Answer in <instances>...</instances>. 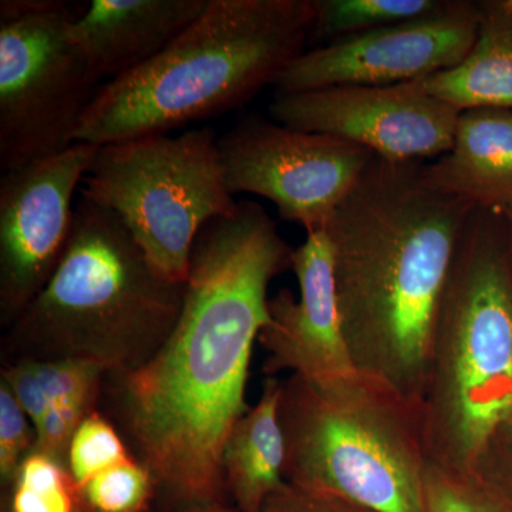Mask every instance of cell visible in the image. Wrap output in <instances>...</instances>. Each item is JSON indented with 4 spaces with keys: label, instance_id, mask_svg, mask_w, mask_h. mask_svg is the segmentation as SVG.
I'll list each match as a JSON object with an SVG mask.
<instances>
[{
    "label": "cell",
    "instance_id": "obj_1",
    "mask_svg": "<svg viewBox=\"0 0 512 512\" xmlns=\"http://www.w3.org/2000/svg\"><path fill=\"white\" fill-rule=\"evenodd\" d=\"M293 251L256 202H238L205 224L173 332L146 365L106 376L113 412L150 470L163 512L225 504L222 451L249 410V365L269 322V284L291 268Z\"/></svg>",
    "mask_w": 512,
    "mask_h": 512
},
{
    "label": "cell",
    "instance_id": "obj_2",
    "mask_svg": "<svg viewBox=\"0 0 512 512\" xmlns=\"http://www.w3.org/2000/svg\"><path fill=\"white\" fill-rule=\"evenodd\" d=\"M474 210L430 187L423 161L375 156L325 228L353 365L420 409L441 299Z\"/></svg>",
    "mask_w": 512,
    "mask_h": 512
},
{
    "label": "cell",
    "instance_id": "obj_3",
    "mask_svg": "<svg viewBox=\"0 0 512 512\" xmlns=\"http://www.w3.org/2000/svg\"><path fill=\"white\" fill-rule=\"evenodd\" d=\"M312 19L313 0H210L156 59L100 87L74 143L168 134L244 106L305 52Z\"/></svg>",
    "mask_w": 512,
    "mask_h": 512
},
{
    "label": "cell",
    "instance_id": "obj_4",
    "mask_svg": "<svg viewBox=\"0 0 512 512\" xmlns=\"http://www.w3.org/2000/svg\"><path fill=\"white\" fill-rule=\"evenodd\" d=\"M185 284L164 278L111 212L79 197L62 259L13 323L3 352L19 359H74L107 376L156 355L180 318Z\"/></svg>",
    "mask_w": 512,
    "mask_h": 512
},
{
    "label": "cell",
    "instance_id": "obj_5",
    "mask_svg": "<svg viewBox=\"0 0 512 512\" xmlns=\"http://www.w3.org/2000/svg\"><path fill=\"white\" fill-rule=\"evenodd\" d=\"M430 460L473 473L512 414V275L503 215L476 208L441 299L421 400Z\"/></svg>",
    "mask_w": 512,
    "mask_h": 512
},
{
    "label": "cell",
    "instance_id": "obj_6",
    "mask_svg": "<svg viewBox=\"0 0 512 512\" xmlns=\"http://www.w3.org/2000/svg\"><path fill=\"white\" fill-rule=\"evenodd\" d=\"M286 483L376 512H424L423 414L372 377L282 380Z\"/></svg>",
    "mask_w": 512,
    "mask_h": 512
},
{
    "label": "cell",
    "instance_id": "obj_7",
    "mask_svg": "<svg viewBox=\"0 0 512 512\" xmlns=\"http://www.w3.org/2000/svg\"><path fill=\"white\" fill-rule=\"evenodd\" d=\"M80 197L116 215L154 268L180 284L204 225L238 207L208 127L100 146Z\"/></svg>",
    "mask_w": 512,
    "mask_h": 512
},
{
    "label": "cell",
    "instance_id": "obj_8",
    "mask_svg": "<svg viewBox=\"0 0 512 512\" xmlns=\"http://www.w3.org/2000/svg\"><path fill=\"white\" fill-rule=\"evenodd\" d=\"M60 0L0 2V168L16 170L74 144L99 92Z\"/></svg>",
    "mask_w": 512,
    "mask_h": 512
},
{
    "label": "cell",
    "instance_id": "obj_9",
    "mask_svg": "<svg viewBox=\"0 0 512 512\" xmlns=\"http://www.w3.org/2000/svg\"><path fill=\"white\" fill-rule=\"evenodd\" d=\"M218 156L232 195L275 205L282 220L309 232L328 227L373 154L340 138L251 117L218 138Z\"/></svg>",
    "mask_w": 512,
    "mask_h": 512
},
{
    "label": "cell",
    "instance_id": "obj_10",
    "mask_svg": "<svg viewBox=\"0 0 512 512\" xmlns=\"http://www.w3.org/2000/svg\"><path fill=\"white\" fill-rule=\"evenodd\" d=\"M478 2L444 0L421 18L303 52L279 74L276 93L336 86H392L458 66L476 42Z\"/></svg>",
    "mask_w": 512,
    "mask_h": 512
},
{
    "label": "cell",
    "instance_id": "obj_11",
    "mask_svg": "<svg viewBox=\"0 0 512 512\" xmlns=\"http://www.w3.org/2000/svg\"><path fill=\"white\" fill-rule=\"evenodd\" d=\"M96 146L74 143L6 171L0 180V323L10 328L45 288L73 227L80 191Z\"/></svg>",
    "mask_w": 512,
    "mask_h": 512
},
{
    "label": "cell",
    "instance_id": "obj_12",
    "mask_svg": "<svg viewBox=\"0 0 512 512\" xmlns=\"http://www.w3.org/2000/svg\"><path fill=\"white\" fill-rule=\"evenodd\" d=\"M460 114L413 82L276 93L271 104L282 126L340 138L393 163L446 154Z\"/></svg>",
    "mask_w": 512,
    "mask_h": 512
},
{
    "label": "cell",
    "instance_id": "obj_13",
    "mask_svg": "<svg viewBox=\"0 0 512 512\" xmlns=\"http://www.w3.org/2000/svg\"><path fill=\"white\" fill-rule=\"evenodd\" d=\"M299 298L282 289L269 298V322L259 333L266 377L279 372L309 380L357 373L343 335L336 298L332 247L325 229L309 232L292 255Z\"/></svg>",
    "mask_w": 512,
    "mask_h": 512
},
{
    "label": "cell",
    "instance_id": "obj_14",
    "mask_svg": "<svg viewBox=\"0 0 512 512\" xmlns=\"http://www.w3.org/2000/svg\"><path fill=\"white\" fill-rule=\"evenodd\" d=\"M210 0H93L74 16L70 36L100 80L156 59L190 28Z\"/></svg>",
    "mask_w": 512,
    "mask_h": 512
},
{
    "label": "cell",
    "instance_id": "obj_15",
    "mask_svg": "<svg viewBox=\"0 0 512 512\" xmlns=\"http://www.w3.org/2000/svg\"><path fill=\"white\" fill-rule=\"evenodd\" d=\"M424 178L474 208L503 211L512 204V110L461 111L450 150L424 164Z\"/></svg>",
    "mask_w": 512,
    "mask_h": 512
},
{
    "label": "cell",
    "instance_id": "obj_16",
    "mask_svg": "<svg viewBox=\"0 0 512 512\" xmlns=\"http://www.w3.org/2000/svg\"><path fill=\"white\" fill-rule=\"evenodd\" d=\"M457 110H512V0L478 2L476 42L450 70L413 82Z\"/></svg>",
    "mask_w": 512,
    "mask_h": 512
},
{
    "label": "cell",
    "instance_id": "obj_17",
    "mask_svg": "<svg viewBox=\"0 0 512 512\" xmlns=\"http://www.w3.org/2000/svg\"><path fill=\"white\" fill-rule=\"evenodd\" d=\"M281 387L279 377H266L258 403L238 420L222 451L225 494L238 512H258L286 484Z\"/></svg>",
    "mask_w": 512,
    "mask_h": 512
},
{
    "label": "cell",
    "instance_id": "obj_18",
    "mask_svg": "<svg viewBox=\"0 0 512 512\" xmlns=\"http://www.w3.org/2000/svg\"><path fill=\"white\" fill-rule=\"evenodd\" d=\"M106 370L94 363L74 359H19L8 362L2 380L28 414L33 427L47 407L64 397L103 393Z\"/></svg>",
    "mask_w": 512,
    "mask_h": 512
},
{
    "label": "cell",
    "instance_id": "obj_19",
    "mask_svg": "<svg viewBox=\"0 0 512 512\" xmlns=\"http://www.w3.org/2000/svg\"><path fill=\"white\" fill-rule=\"evenodd\" d=\"M444 0H313L309 42L323 46L429 15Z\"/></svg>",
    "mask_w": 512,
    "mask_h": 512
},
{
    "label": "cell",
    "instance_id": "obj_20",
    "mask_svg": "<svg viewBox=\"0 0 512 512\" xmlns=\"http://www.w3.org/2000/svg\"><path fill=\"white\" fill-rule=\"evenodd\" d=\"M5 494V493H3ZM66 464L32 451L3 495L2 512H87Z\"/></svg>",
    "mask_w": 512,
    "mask_h": 512
},
{
    "label": "cell",
    "instance_id": "obj_21",
    "mask_svg": "<svg viewBox=\"0 0 512 512\" xmlns=\"http://www.w3.org/2000/svg\"><path fill=\"white\" fill-rule=\"evenodd\" d=\"M424 512H512V503L474 473L430 461L424 476Z\"/></svg>",
    "mask_w": 512,
    "mask_h": 512
},
{
    "label": "cell",
    "instance_id": "obj_22",
    "mask_svg": "<svg viewBox=\"0 0 512 512\" xmlns=\"http://www.w3.org/2000/svg\"><path fill=\"white\" fill-rule=\"evenodd\" d=\"M93 512H151L156 483L136 456L116 464L79 487Z\"/></svg>",
    "mask_w": 512,
    "mask_h": 512
},
{
    "label": "cell",
    "instance_id": "obj_23",
    "mask_svg": "<svg viewBox=\"0 0 512 512\" xmlns=\"http://www.w3.org/2000/svg\"><path fill=\"white\" fill-rule=\"evenodd\" d=\"M109 417L94 410L80 424L67 450L66 466L79 487L133 457Z\"/></svg>",
    "mask_w": 512,
    "mask_h": 512
},
{
    "label": "cell",
    "instance_id": "obj_24",
    "mask_svg": "<svg viewBox=\"0 0 512 512\" xmlns=\"http://www.w3.org/2000/svg\"><path fill=\"white\" fill-rule=\"evenodd\" d=\"M36 430L5 382H0V484L3 493L15 481L25 458L35 450Z\"/></svg>",
    "mask_w": 512,
    "mask_h": 512
},
{
    "label": "cell",
    "instance_id": "obj_25",
    "mask_svg": "<svg viewBox=\"0 0 512 512\" xmlns=\"http://www.w3.org/2000/svg\"><path fill=\"white\" fill-rule=\"evenodd\" d=\"M473 473L512 503V414L488 441Z\"/></svg>",
    "mask_w": 512,
    "mask_h": 512
},
{
    "label": "cell",
    "instance_id": "obj_26",
    "mask_svg": "<svg viewBox=\"0 0 512 512\" xmlns=\"http://www.w3.org/2000/svg\"><path fill=\"white\" fill-rule=\"evenodd\" d=\"M258 512H376L336 495L286 483Z\"/></svg>",
    "mask_w": 512,
    "mask_h": 512
},
{
    "label": "cell",
    "instance_id": "obj_27",
    "mask_svg": "<svg viewBox=\"0 0 512 512\" xmlns=\"http://www.w3.org/2000/svg\"><path fill=\"white\" fill-rule=\"evenodd\" d=\"M503 215L505 231V247H507L508 264H510L512 275V204L500 211Z\"/></svg>",
    "mask_w": 512,
    "mask_h": 512
},
{
    "label": "cell",
    "instance_id": "obj_28",
    "mask_svg": "<svg viewBox=\"0 0 512 512\" xmlns=\"http://www.w3.org/2000/svg\"><path fill=\"white\" fill-rule=\"evenodd\" d=\"M151 512H163V511H151ZM175 512H238L235 508L228 507L227 504H215L210 507L192 508V510L175 511Z\"/></svg>",
    "mask_w": 512,
    "mask_h": 512
},
{
    "label": "cell",
    "instance_id": "obj_29",
    "mask_svg": "<svg viewBox=\"0 0 512 512\" xmlns=\"http://www.w3.org/2000/svg\"><path fill=\"white\" fill-rule=\"evenodd\" d=\"M87 512H93V511H92V510H90V508H89V511H87Z\"/></svg>",
    "mask_w": 512,
    "mask_h": 512
}]
</instances>
